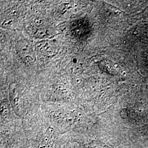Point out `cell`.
Masks as SVG:
<instances>
[{
    "instance_id": "obj_1",
    "label": "cell",
    "mask_w": 148,
    "mask_h": 148,
    "mask_svg": "<svg viewBox=\"0 0 148 148\" xmlns=\"http://www.w3.org/2000/svg\"><path fill=\"white\" fill-rule=\"evenodd\" d=\"M52 128H48L45 134H36L31 136V140L27 148H64V142L59 143V134H53Z\"/></svg>"
},
{
    "instance_id": "obj_2",
    "label": "cell",
    "mask_w": 148,
    "mask_h": 148,
    "mask_svg": "<svg viewBox=\"0 0 148 148\" xmlns=\"http://www.w3.org/2000/svg\"><path fill=\"white\" fill-rule=\"evenodd\" d=\"M16 49L21 56H25V57L29 56L32 51V45L26 40H21L16 44Z\"/></svg>"
},
{
    "instance_id": "obj_3",
    "label": "cell",
    "mask_w": 148,
    "mask_h": 148,
    "mask_svg": "<svg viewBox=\"0 0 148 148\" xmlns=\"http://www.w3.org/2000/svg\"><path fill=\"white\" fill-rule=\"evenodd\" d=\"M79 148V147H78V148H68H68Z\"/></svg>"
}]
</instances>
